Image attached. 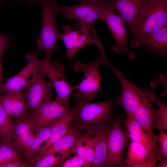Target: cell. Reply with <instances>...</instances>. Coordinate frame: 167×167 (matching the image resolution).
I'll return each instance as SVG.
<instances>
[{"mask_svg":"<svg viewBox=\"0 0 167 167\" xmlns=\"http://www.w3.org/2000/svg\"><path fill=\"white\" fill-rule=\"evenodd\" d=\"M167 25V0H149L139 15L130 44L138 48L145 37Z\"/></svg>","mask_w":167,"mask_h":167,"instance_id":"obj_1","label":"cell"},{"mask_svg":"<svg viewBox=\"0 0 167 167\" xmlns=\"http://www.w3.org/2000/svg\"><path fill=\"white\" fill-rule=\"evenodd\" d=\"M73 97L75 109L74 121L84 130L112 118L115 106L113 99L97 103H89L81 98Z\"/></svg>","mask_w":167,"mask_h":167,"instance_id":"obj_2","label":"cell"},{"mask_svg":"<svg viewBox=\"0 0 167 167\" xmlns=\"http://www.w3.org/2000/svg\"><path fill=\"white\" fill-rule=\"evenodd\" d=\"M75 6H66L55 5L57 14H61L68 20L77 19L78 22L75 25L77 28L91 30L93 24L100 19L107 1L102 0H81Z\"/></svg>","mask_w":167,"mask_h":167,"instance_id":"obj_3","label":"cell"},{"mask_svg":"<svg viewBox=\"0 0 167 167\" xmlns=\"http://www.w3.org/2000/svg\"><path fill=\"white\" fill-rule=\"evenodd\" d=\"M101 55V57L98 58L94 62L84 63L78 62L74 64V70L76 71L83 72L84 78L79 84L74 85V90L77 91L73 93V97H79L88 102L97 96L98 91L103 92L99 67L101 65H105L106 56L105 53Z\"/></svg>","mask_w":167,"mask_h":167,"instance_id":"obj_4","label":"cell"},{"mask_svg":"<svg viewBox=\"0 0 167 167\" xmlns=\"http://www.w3.org/2000/svg\"><path fill=\"white\" fill-rule=\"evenodd\" d=\"M39 2L42 9V19L39 36L36 41L38 51L44 50L46 54L51 55L57 50L60 32L56 26L55 10L57 0H35Z\"/></svg>","mask_w":167,"mask_h":167,"instance_id":"obj_5","label":"cell"},{"mask_svg":"<svg viewBox=\"0 0 167 167\" xmlns=\"http://www.w3.org/2000/svg\"><path fill=\"white\" fill-rule=\"evenodd\" d=\"M120 115L110 119L108 134L107 155L105 167H124V154L130 139L122 125Z\"/></svg>","mask_w":167,"mask_h":167,"instance_id":"obj_6","label":"cell"},{"mask_svg":"<svg viewBox=\"0 0 167 167\" xmlns=\"http://www.w3.org/2000/svg\"><path fill=\"white\" fill-rule=\"evenodd\" d=\"M51 55L46 54L40 61L39 73L49 80L57 93L56 99L66 106L70 107L69 98L74 85L69 84L65 79V68L63 65L56 61L52 63L50 62Z\"/></svg>","mask_w":167,"mask_h":167,"instance_id":"obj_7","label":"cell"},{"mask_svg":"<svg viewBox=\"0 0 167 167\" xmlns=\"http://www.w3.org/2000/svg\"><path fill=\"white\" fill-rule=\"evenodd\" d=\"M107 24L116 44L113 46V51L118 53L127 55L129 58L133 59L135 54L128 49L127 42L129 35L125 27V23L118 14H116L114 10L106 3L100 19Z\"/></svg>","mask_w":167,"mask_h":167,"instance_id":"obj_8","label":"cell"},{"mask_svg":"<svg viewBox=\"0 0 167 167\" xmlns=\"http://www.w3.org/2000/svg\"><path fill=\"white\" fill-rule=\"evenodd\" d=\"M137 92L139 99V105L133 118L139 124L142 130L152 140L154 131V113L155 109L152 103L156 95L151 89L137 86Z\"/></svg>","mask_w":167,"mask_h":167,"instance_id":"obj_9","label":"cell"},{"mask_svg":"<svg viewBox=\"0 0 167 167\" xmlns=\"http://www.w3.org/2000/svg\"><path fill=\"white\" fill-rule=\"evenodd\" d=\"M62 29L63 32H60L59 39L63 41L66 48L65 58L71 61L80 49L92 43L96 45L98 40L93 27L91 30L81 28L76 30L66 25L62 27Z\"/></svg>","mask_w":167,"mask_h":167,"instance_id":"obj_10","label":"cell"},{"mask_svg":"<svg viewBox=\"0 0 167 167\" xmlns=\"http://www.w3.org/2000/svg\"><path fill=\"white\" fill-rule=\"evenodd\" d=\"M71 108L55 99L44 101L36 112L29 116L33 131L35 132L48 126L69 112Z\"/></svg>","mask_w":167,"mask_h":167,"instance_id":"obj_11","label":"cell"},{"mask_svg":"<svg viewBox=\"0 0 167 167\" xmlns=\"http://www.w3.org/2000/svg\"><path fill=\"white\" fill-rule=\"evenodd\" d=\"M38 51L27 56L28 62L25 67L15 76L8 79L2 84L0 91L22 90L29 86L36 79L39 73L40 61L37 58Z\"/></svg>","mask_w":167,"mask_h":167,"instance_id":"obj_12","label":"cell"},{"mask_svg":"<svg viewBox=\"0 0 167 167\" xmlns=\"http://www.w3.org/2000/svg\"><path fill=\"white\" fill-rule=\"evenodd\" d=\"M31 114H34L45 100L54 97V87L45 76L39 73L36 79L29 86L23 89Z\"/></svg>","mask_w":167,"mask_h":167,"instance_id":"obj_13","label":"cell"},{"mask_svg":"<svg viewBox=\"0 0 167 167\" xmlns=\"http://www.w3.org/2000/svg\"><path fill=\"white\" fill-rule=\"evenodd\" d=\"M106 65L115 73L121 85V92L116 96L117 100L115 102V106H121L124 109L126 117L133 118L139 103L137 92V86L123 76L109 61L107 62Z\"/></svg>","mask_w":167,"mask_h":167,"instance_id":"obj_14","label":"cell"},{"mask_svg":"<svg viewBox=\"0 0 167 167\" xmlns=\"http://www.w3.org/2000/svg\"><path fill=\"white\" fill-rule=\"evenodd\" d=\"M149 0H108L107 3L118 12L133 34L140 15Z\"/></svg>","mask_w":167,"mask_h":167,"instance_id":"obj_15","label":"cell"},{"mask_svg":"<svg viewBox=\"0 0 167 167\" xmlns=\"http://www.w3.org/2000/svg\"><path fill=\"white\" fill-rule=\"evenodd\" d=\"M84 130L73 121L66 134L50 146L37 155L43 156L61 152L69 156L75 152L79 141L84 136Z\"/></svg>","mask_w":167,"mask_h":167,"instance_id":"obj_16","label":"cell"},{"mask_svg":"<svg viewBox=\"0 0 167 167\" xmlns=\"http://www.w3.org/2000/svg\"><path fill=\"white\" fill-rule=\"evenodd\" d=\"M0 105L15 120L23 119L31 114L24 93L22 90L8 91L5 95H1Z\"/></svg>","mask_w":167,"mask_h":167,"instance_id":"obj_17","label":"cell"},{"mask_svg":"<svg viewBox=\"0 0 167 167\" xmlns=\"http://www.w3.org/2000/svg\"><path fill=\"white\" fill-rule=\"evenodd\" d=\"M110 119L91 126L86 131L96 138L95 158L93 167H105L107 155L108 134Z\"/></svg>","mask_w":167,"mask_h":167,"instance_id":"obj_18","label":"cell"},{"mask_svg":"<svg viewBox=\"0 0 167 167\" xmlns=\"http://www.w3.org/2000/svg\"><path fill=\"white\" fill-rule=\"evenodd\" d=\"M121 123L125 127L131 140L142 144L152 156L157 159L158 144L150 138L136 121L132 118L126 117Z\"/></svg>","mask_w":167,"mask_h":167,"instance_id":"obj_19","label":"cell"},{"mask_svg":"<svg viewBox=\"0 0 167 167\" xmlns=\"http://www.w3.org/2000/svg\"><path fill=\"white\" fill-rule=\"evenodd\" d=\"M29 116L14 121V145L17 150L25 155L31 145L35 135L31 124Z\"/></svg>","mask_w":167,"mask_h":167,"instance_id":"obj_20","label":"cell"},{"mask_svg":"<svg viewBox=\"0 0 167 167\" xmlns=\"http://www.w3.org/2000/svg\"><path fill=\"white\" fill-rule=\"evenodd\" d=\"M75 117V108L55 121L51 129L49 138L39 150L38 153L48 148L63 137L66 133Z\"/></svg>","mask_w":167,"mask_h":167,"instance_id":"obj_21","label":"cell"},{"mask_svg":"<svg viewBox=\"0 0 167 167\" xmlns=\"http://www.w3.org/2000/svg\"><path fill=\"white\" fill-rule=\"evenodd\" d=\"M143 46L155 51L166 53L167 51V25L143 38L139 47Z\"/></svg>","mask_w":167,"mask_h":167,"instance_id":"obj_22","label":"cell"},{"mask_svg":"<svg viewBox=\"0 0 167 167\" xmlns=\"http://www.w3.org/2000/svg\"><path fill=\"white\" fill-rule=\"evenodd\" d=\"M96 143L95 137L86 131L77 145L75 152L84 160V167H90L92 165L95 158Z\"/></svg>","mask_w":167,"mask_h":167,"instance_id":"obj_23","label":"cell"},{"mask_svg":"<svg viewBox=\"0 0 167 167\" xmlns=\"http://www.w3.org/2000/svg\"><path fill=\"white\" fill-rule=\"evenodd\" d=\"M149 159L156 161L152 157L143 145L131 141L128 147L127 156L124 167H134L136 165L144 162Z\"/></svg>","mask_w":167,"mask_h":167,"instance_id":"obj_24","label":"cell"},{"mask_svg":"<svg viewBox=\"0 0 167 167\" xmlns=\"http://www.w3.org/2000/svg\"><path fill=\"white\" fill-rule=\"evenodd\" d=\"M24 154L15 147L14 139L0 137V164L10 161L24 160Z\"/></svg>","mask_w":167,"mask_h":167,"instance_id":"obj_25","label":"cell"},{"mask_svg":"<svg viewBox=\"0 0 167 167\" xmlns=\"http://www.w3.org/2000/svg\"><path fill=\"white\" fill-rule=\"evenodd\" d=\"M54 122L35 132L32 143L25 155L26 160L29 161L36 156L38 153L39 150L42 144L44 142H46L48 140L51 129Z\"/></svg>","mask_w":167,"mask_h":167,"instance_id":"obj_26","label":"cell"},{"mask_svg":"<svg viewBox=\"0 0 167 167\" xmlns=\"http://www.w3.org/2000/svg\"><path fill=\"white\" fill-rule=\"evenodd\" d=\"M50 154L43 156L36 155L29 161L28 167H60L66 158L62 154Z\"/></svg>","mask_w":167,"mask_h":167,"instance_id":"obj_27","label":"cell"},{"mask_svg":"<svg viewBox=\"0 0 167 167\" xmlns=\"http://www.w3.org/2000/svg\"><path fill=\"white\" fill-rule=\"evenodd\" d=\"M154 102L157 104L158 109H155L154 113V128L158 131L167 129V106L158 99L156 95Z\"/></svg>","mask_w":167,"mask_h":167,"instance_id":"obj_28","label":"cell"},{"mask_svg":"<svg viewBox=\"0 0 167 167\" xmlns=\"http://www.w3.org/2000/svg\"><path fill=\"white\" fill-rule=\"evenodd\" d=\"M15 123L0 105V137L14 139Z\"/></svg>","mask_w":167,"mask_h":167,"instance_id":"obj_29","label":"cell"},{"mask_svg":"<svg viewBox=\"0 0 167 167\" xmlns=\"http://www.w3.org/2000/svg\"><path fill=\"white\" fill-rule=\"evenodd\" d=\"M159 131L158 134H154L153 139L159 146L157 155V160L159 162L167 160V134L165 130Z\"/></svg>","mask_w":167,"mask_h":167,"instance_id":"obj_30","label":"cell"},{"mask_svg":"<svg viewBox=\"0 0 167 167\" xmlns=\"http://www.w3.org/2000/svg\"><path fill=\"white\" fill-rule=\"evenodd\" d=\"M84 160L77 153L65 161L60 167H84Z\"/></svg>","mask_w":167,"mask_h":167,"instance_id":"obj_31","label":"cell"},{"mask_svg":"<svg viewBox=\"0 0 167 167\" xmlns=\"http://www.w3.org/2000/svg\"><path fill=\"white\" fill-rule=\"evenodd\" d=\"M29 164V161L26 160H12L0 164V167H27Z\"/></svg>","mask_w":167,"mask_h":167,"instance_id":"obj_32","label":"cell"},{"mask_svg":"<svg viewBox=\"0 0 167 167\" xmlns=\"http://www.w3.org/2000/svg\"><path fill=\"white\" fill-rule=\"evenodd\" d=\"M11 40L10 36L6 34H0V55L4 54Z\"/></svg>","mask_w":167,"mask_h":167,"instance_id":"obj_33","label":"cell"},{"mask_svg":"<svg viewBox=\"0 0 167 167\" xmlns=\"http://www.w3.org/2000/svg\"><path fill=\"white\" fill-rule=\"evenodd\" d=\"M157 161L149 159L146 161L136 165L134 167H157L156 164Z\"/></svg>","mask_w":167,"mask_h":167,"instance_id":"obj_34","label":"cell"},{"mask_svg":"<svg viewBox=\"0 0 167 167\" xmlns=\"http://www.w3.org/2000/svg\"><path fill=\"white\" fill-rule=\"evenodd\" d=\"M2 56V55H0V90L1 86L2 84V66L1 61V58Z\"/></svg>","mask_w":167,"mask_h":167,"instance_id":"obj_35","label":"cell"},{"mask_svg":"<svg viewBox=\"0 0 167 167\" xmlns=\"http://www.w3.org/2000/svg\"><path fill=\"white\" fill-rule=\"evenodd\" d=\"M157 167H167V160H165L159 161Z\"/></svg>","mask_w":167,"mask_h":167,"instance_id":"obj_36","label":"cell"},{"mask_svg":"<svg viewBox=\"0 0 167 167\" xmlns=\"http://www.w3.org/2000/svg\"><path fill=\"white\" fill-rule=\"evenodd\" d=\"M3 0H0V3H1ZM23 1H26L28 2L30 4H32L34 3L35 0H19Z\"/></svg>","mask_w":167,"mask_h":167,"instance_id":"obj_37","label":"cell"},{"mask_svg":"<svg viewBox=\"0 0 167 167\" xmlns=\"http://www.w3.org/2000/svg\"><path fill=\"white\" fill-rule=\"evenodd\" d=\"M102 0L104 1H107L108 0Z\"/></svg>","mask_w":167,"mask_h":167,"instance_id":"obj_38","label":"cell"},{"mask_svg":"<svg viewBox=\"0 0 167 167\" xmlns=\"http://www.w3.org/2000/svg\"><path fill=\"white\" fill-rule=\"evenodd\" d=\"M1 94H0V96H1Z\"/></svg>","mask_w":167,"mask_h":167,"instance_id":"obj_39","label":"cell"}]
</instances>
